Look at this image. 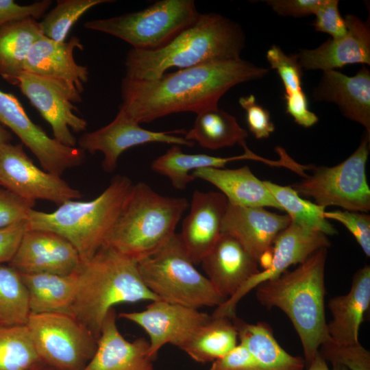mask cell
I'll use <instances>...</instances> for the list:
<instances>
[{
  "mask_svg": "<svg viewBox=\"0 0 370 370\" xmlns=\"http://www.w3.org/2000/svg\"><path fill=\"white\" fill-rule=\"evenodd\" d=\"M269 71L240 58L165 73L151 81L125 77L119 110L138 123L177 112L199 114L218 108L219 99L231 88L260 79Z\"/></svg>",
  "mask_w": 370,
  "mask_h": 370,
  "instance_id": "cell-1",
  "label": "cell"
},
{
  "mask_svg": "<svg viewBox=\"0 0 370 370\" xmlns=\"http://www.w3.org/2000/svg\"><path fill=\"white\" fill-rule=\"evenodd\" d=\"M245 47V35L237 23L219 14H200L192 25L161 48H132L125 58V77L151 81L172 67L183 69L238 60Z\"/></svg>",
  "mask_w": 370,
  "mask_h": 370,
  "instance_id": "cell-2",
  "label": "cell"
},
{
  "mask_svg": "<svg viewBox=\"0 0 370 370\" xmlns=\"http://www.w3.org/2000/svg\"><path fill=\"white\" fill-rule=\"evenodd\" d=\"M328 248L320 249L295 269L256 287L258 301L287 315L297 332L308 366L330 338L325 312V267Z\"/></svg>",
  "mask_w": 370,
  "mask_h": 370,
  "instance_id": "cell-3",
  "label": "cell"
},
{
  "mask_svg": "<svg viewBox=\"0 0 370 370\" xmlns=\"http://www.w3.org/2000/svg\"><path fill=\"white\" fill-rule=\"evenodd\" d=\"M71 314L98 339L103 321L114 306L160 299L145 286L138 262L103 245L77 270Z\"/></svg>",
  "mask_w": 370,
  "mask_h": 370,
  "instance_id": "cell-4",
  "label": "cell"
},
{
  "mask_svg": "<svg viewBox=\"0 0 370 370\" xmlns=\"http://www.w3.org/2000/svg\"><path fill=\"white\" fill-rule=\"evenodd\" d=\"M189 204L162 195L148 184H133L104 245L139 262L153 254L175 234Z\"/></svg>",
  "mask_w": 370,
  "mask_h": 370,
  "instance_id": "cell-5",
  "label": "cell"
},
{
  "mask_svg": "<svg viewBox=\"0 0 370 370\" xmlns=\"http://www.w3.org/2000/svg\"><path fill=\"white\" fill-rule=\"evenodd\" d=\"M133 184L125 175L112 178L108 186L90 201L70 200L51 212L32 210L27 230L55 232L76 249L82 263L104 245Z\"/></svg>",
  "mask_w": 370,
  "mask_h": 370,
  "instance_id": "cell-6",
  "label": "cell"
},
{
  "mask_svg": "<svg viewBox=\"0 0 370 370\" xmlns=\"http://www.w3.org/2000/svg\"><path fill=\"white\" fill-rule=\"evenodd\" d=\"M138 267L145 286L161 300L197 309L227 300L195 267L179 234Z\"/></svg>",
  "mask_w": 370,
  "mask_h": 370,
  "instance_id": "cell-7",
  "label": "cell"
},
{
  "mask_svg": "<svg viewBox=\"0 0 370 370\" xmlns=\"http://www.w3.org/2000/svg\"><path fill=\"white\" fill-rule=\"evenodd\" d=\"M199 14L193 0H161L138 12L88 21L84 27L117 37L133 49L151 51L168 44Z\"/></svg>",
  "mask_w": 370,
  "mask_h": 370,
  "instance_id": "cell-8",
  "label": "cell"
},
{
  "mask_svg": "<svg viewBox=\"0 0 370 370\" xmlns=\"http://www.w3.org/2000/svg\"><path fill=\"white\" fill-rule=\"evenodd\" d=\"M370 135L367 132L354 152L334 166H312V173L291 185L298 193L312 197L323 208L334 206L346 210H370V188L366 177Z\"/></svg>",
  "mask_w": 370,
  "mask_h": 370,
  "instance_id": "cell-9",
  "label": "cell"
},
{
  "mask_svg": "<svg viewBox=\"0 0 370 370\" xmlns=\"http://www.w3.org/2000/svg\"><path fill=\"white\" fill-rule=\"evenodd\" d=\"M42 362L56 370H82L94 356L97 339L67 313H30L26 324Z\"/></svg>",
  "mask_w": 370,
  "mask_h": 370,
  "instance_id": "cell-10",
  "label": "cell"
},
{
  "mask_svg": "<svg viewBox=\"0 0 370 370\" xmlns=\"http://www.w3.org/2000/svg\"><path fill=\"white\" fill-rule=\"evenodd\" d=\"M17 86L50 125L53 138L64 145L77 147L72 132L85 131L88 125L74 112L73 103L82 101V92L68 82L25 71L18 77Z\"/></svg>",
  "mask_w": 370,
  "mask_h": 370,
  "instance_id": "cell-11",
  "label": "cell"
},
{
  "mask_svg": "<svg viewBox=\"0 0 370 370\" xmlns=\"http://www.w3.org/2000/svg\"><path fill=\"white\" fill-rule=\"evenodd\" d=\"M0 185L25 199H42L58 206L82 197L61 176L36 166L22 143L0 145Z\"/></svg>",
  "mask_w": 370,
  "mask_h": 370,
  "instance_id": "cell-12",
  "label": "cell"
},
{
  "mask_svg": "<svg viewBox=\"0 0 370 370\" xmlns=\"http://www.w3.org/2000/svg\"><path fill=\"white\" fill-rule=\"evenodd\" d=\"M330 246V242L325 234L291 221L273 243L269 266L249 279L232 297L217 306L211 316L232 319L236 317L238 303L250 291L261 283L279 277L290 266L304 262L316 251Z\"/></svg>",
  "mask_w": 370,
  "mask_h": 370,
  "instance_id": "cell-13",
  "label": "cell"
},
{
  "mask_svg": "<svg viewBox=\"0 0 370 370\" xmlns=\"http://www.w3.org/2000/svg\"><path fill=\"white\" fill-rule=\"evenodd\" d=\"M0 123L8 127L36 157L43 170L61 176L84 163L85 152L62 145L50 137L27 114L13 95L0 90Z\"/></svg>",
  "mask_w": 370,
  "mask_h": 370,
  "instance_id": "cell-14",
  "label": "cell"
},
{
  "mask_svg": "<svg viewBox=\"0 0 370 370\" xmlns=\"http://www.w3.org/2000/svg\"><path fill=\"white\" fill-rule=\"evenodd\" d=\"M138 122L119 112L112 121L98 130L83 134L77 140L78 147L90 153L103 154L102 166L112 172L121 155L127 149L148 143H163L192 147L195 143L177 136L185 134L184 129L166 132L151 131L141 127Z\"/></svg>",
  "mask_w": 370,
  "mask_h": 370,
  "instance_id": "cell-15",
  "label": "cell"
},
{
  "mask_svg": "<svg viewBox=\"0 0 370 370\" xmlns=\"http://www.w3.org/2000/svg\"><path fill=\"white\" fill-rule=\"evenodd\" d=\"M119 317L138 325L147 333L149 354L153 359L166 344L180 348L211 319L199 309L161 299L151 301L143 310L121 312Z\"/></svg>",
  "mask_w": 370,
  "mask_h": 370,
  "instance_id": "cell-16",
  "label": "cell"
},
{
  "mask_svg": "<svg viewBox=\"0 0 370 370\" xmlns=\"http://www.w3.org/2000/svg\"><path fill=\"white\" fill-rule=\"evenodd\" d=\"M81 264L76 249L60 235L27 230L8 264L20 273L67 275L77 271Z\"/></svg>",
  "mask_w": 370,
  "mask_h": 370,
  "instance_id": "cell-17",
  "label": "cell"
},
{
  "mask_svg": "<svg viewBox=\"0 0 370 370\" xmlns=\"http://www.w3.org/2000/svg\"><path fill=\"white\" fill-rule=\"evenodd\" d=\"M227 206L228 201L221 193L194 191L190 212L179 234L195 264L201 262L220 237Z\"/></svg>",
  "mask_w": 370,
  "mask_h": 370,
  "instance_id": "cell-18",
  "label": "cell"
},
{
  "mask_svg": "<svg viewBox=\"0 0 370 370\" xmlns=\"http://www.w3.org/2000/svg\"><path fill=\"white\" fill-rule=\"evenodd\" d=\"M347 33L341 38H330L312 49L295 54L305 70H336L347 64H370V28L369 22L349 14L345 17Z\"/></svg>",
  "mask_w": 370,
  "mask_h": 370,
  "instance_id": "cell-19",
  "label": "cell"
},
{
  "mask_svg": "<svg viewBox=\"0 0 370 370\" xmlns=\"http://www.w3.org/2000/svg\"><path fill=\"white\" fill-rule=\"evenodd\" d=\"M291 221L287 214L271 212L263 207H242L228 203L221 233L235 238L258 263Z\"/></svg>",
  "mask_w": 370,
  "mask_h": 370,
  "instance_id": "cell-20",
  "label": "cell"
},
{
  "mask_svg": "<svg viewBox=\"0 0 370 370\" xmlns=\"http://www.w3.org/2000/svg\"><path fill=\"white\" fill-rule=\"evenodd\" d=\"M312 95L317 101L336 104L345 118L362 125L370 135V71L365 66L354 76L323 71Z\"/></svg>",
  "mask_w": 370,
  "mask_h": 370,
  "instance_id": "cell-21",
  "label": "cell"
},
{
  "mask_svg": "<svg viewBox=\"0 0 370 370\" xmlns=\"http://www.w3.org/2000/svg\"><path fill=\"white\" fill-rule=\"evenodd\" d=\"M208 279L226 299L258 273V263L233 236L221 233L201 262Z\"/></svg>",
  "mask_w": 370,
  "mask_h": 370,
  "instance_id": "cell-22",
  "label": "cell"
},
{
  "mask_svg": "<svg viewBox=\"0 0 370 370\" xmlns=\"http://www.w3.org/2000/svg\"><path fill=\"white\" fill-rule=\"evenodd\" d=\"M116 319L112 308L103 321L95 353L82 370H153L149 342L143 337L127 341Z\"/></svg>",
  "mask_w": 370,
  "mask_h": 370,
  "instance_id": "cell-23",
  "label": "cell"
},
{
  "mask_svg": "<svg viewBox=\"0 0 370 370\" xmlns=\"http://www.w3.org/2000/svg\"><path fill=\"white\" fill-rule=\"evenodd\" d=\"M75 49H84L77 36L58 42L42 36L30 49L24 71L68 82L83 92L89 72L86 66L75 60Z\"/></svg>",
  "mask_w": 370,
  "mask_h": 370,
  "instance_id": "cell-24",
  "label": "cell"
},
{
  "mask_svg": "<svg viewBox=\"0 0 370 370\" xmlns=\"http://www.w3.org/2000/svg\"><path fill=\"white\" fill-rule=\"evenodd\" d=\"M370 306V267L358 269L345 295L331 298L328 308L332 320L328 323L330 341L337 345L358 343V332Z\"/></svg>",
  "mask_w": 370,
  "mask_h": 370,
  "instance_id": "cell-25",
  "label": "cell"
},
{
  "mask_svg": "<svg viewBox=\"0 0 370 370\" xmlns=\"http://www.w3.org/2000/svg\"><path fill=\"white\" fill-rule=\"evenodd\" d=\"M195 179L208 182L221 190L231 205L242 207H271L282 210L264 181L247 166L234 169L204 168L191 173Z\"/></svg>",
  "mask_w": 370,
  "mask_h": 370,
  "instance_id": "cell-26",
  "label": "cell"
},
{
  "mask_svg": "<svg viewBox=\"0 0 370 370\" xmlns=\"http://www.w3.org/2000/svg\"><path fill=\"white\" fill-rule=\"evenodd\" d=\"M245 152L242 155L232 157H219L207 154L184 153L181 146L173 145L162 155L156 158L151 164L154 172L169 179L173 188L183 190L188 184L195 179L190 174L195 170L204 168H225L230 162L238 160H254L274 165L271 161L253 153L246 146L243 147Z\"/></svg>",
  "mask_w": 370,
  "mask_h": 370,
  "instance_id": "cell-27",
  "label": "cell"
},
{
  "mask_svg": "<svg viewBox=\"0 0 370 370\" xmlns=\"http://www.w3.org/2000/svg\"><path fill=\"white\" fill-rule=\"evenodd\" d=\"M20 275L27 292L30 313L71 314L77 282V271L67 275Z\"/></svg>",
  "mask_w": 370,
  "mask_h": 370,
  "instance_id": "cell-28",
  "label": "cell"
},
{
  "mask_svg": "<svg viewBox=\"0 0 370 370\" xmlns=\"http://www.w3.org/2000/svg\"><path fill=\"white\" fill-rule=\"evenodd\" d=\"M232 322L240 343L252 354L258 370H304V359L285 351L275 338L269 324L249 323L236 317Z\"/></svg>",
  "mask_w": 370,
  "mask_h": 370,
  "instance_id": "cell-29",
  "label": "cell"
},
{
  "mask_svg": "<svg viewBox=\"0 0 370 370\" xmlns=\"http://www.w3.org/2000/svg\"><path fill=\"white\" fill-rule=\"evenodd\" d=\"M42 36L38 21L28 18L0 27V75L17 86L32 45Z\"/></svg>",
  "mask_w": 370,
  "mask_h": 370,
  "instance_id": "cell-30",
  "label": "cell"
},
{
  "mask_svg": "<svg viewBox=\"0 0 370 370\" xmlns=\"http://www.w3.org/2000/svg\"><path fill=\"white\" fill-rule=\"evenodd\" d=\"M266 58L283 84L286 112L297 124L304 127L316 124L319 118L308 108V101L302 88L303 69L295 54L287 55L274 45L267 51Z\"/></svg>",
  "mask_w": 370,
  "mask_h": 370,
  "instance_id": "cell-31",
  "label": "cell"
},
{
  "mask_svg": "<svg viewBox=\"0 0 370 370\" xmlns=\"http://www.w3.org/2000/svg\"><path fill=\"white\" fill-rule=\"evenodd\" d=\"M197 114L193 127L185 134L187 140L197 142L201 147L209 149L236 144L243 147L246 145L247 132L232 114L219 107Z\"/></svg>",
  "mask_w": 370,
  "mask_h": 370,
  "instance_id": "cell-32",
  "label": "cell"
},
{
  "mask_svg": "<svg viewBox=\"0 0 370 370\" xmlns=\"http://www.w3.org/2000/svg\"><path fill=\"white\" fill-rule=\"evenodd\" d=\"M238 339V332L230 319L211 316L180 349L196 362H213L236 347Z\"/></svg>",
  "mask_w": 370,
  "mask_h": 370,
  "instance_id": "cell-33",
  "label": "cell"
},
{
  "mask_svg": "<svg viewBox=\"0 0 370 370\" xmlns=\"http://www.w3.org/2000/svg\"><path fill=\"white\" fill-rule=\"evenodd\" d=\"M264 183L291 221L325 235L337 233L324 217L325 208L300 197L291 186H280L270 181Z\"/></svg>",
  "mask_w": 370,
  "mask_h": 370,
  "instance_id": "cell-34",
  "label": "cell"
},
{
  "mask_svg": "<svg viewBox=\"0 0 370 370\" xmlns=\"http://www.w3.org/2000/svg\"><path fill=\"white\" fill-rule=\"evenodd\" d=\"M29 314L20 273L8 264L0 265V328L26 325Z\"/></svg>",
  "mask_w": 370,
  "mask_h": 370,
  "instance_id": "cell-35",
  "label": "cell"
},
{
  "mask_svg": "<svg viewBox=\"0 0 370 370\" xmlns=\"http://www.w3.org/2000/svg\"><path fill=\"white\" fill-rule=\"evenodd\" d=\"M40 361L26 325L0 328V370H29Z\"/></svg>",
  "mask_w": 370,
  "mask_h": 370,
  "instance_id": "cell-36",
  "label": "cell"
},
{
  "mask_svg": "<svg viewBox=\"0 0 370 370\" xmlns=\"http://www.w3.org/2000/svg\"><path fill=\"white\" fill-rule=\"evenodd\" d=\"M112 0H59L39 22L42 36L58 42L65 40L75 23L92 8Z\"/></svg>",
  "mask_w": 370,
  "mask_h": 370,
  "instance_id": "cell-37",
  "label": "cell"
},
{
  "mask_svg": "<svg viewBox=\"0 0 370 370\" xmlns=\"http://www.w3.org/2000/svg\"><path fill=\"white\" fill-rule=\"evenodd\" d=\"M323 358L331 364H338L349 370H370V352L359 342L337 345L328 341L319 349Z\"/></svg>",
  "mask_w": 370,
  "mask_h": 370,
  "instance_id": "cell-38",
  "label": "cell"
},
{
  "mask_svg": "<svg viewBox=\"0 0 370 370\" xmlns=\"http://www.w3.org/2000/svg\"><path fill=\"white\" fill-rule=\"evenodd\" d=\"M326 219L342 223L354 236L365 254L370 256V216L361 212L334 210L324 212Z\"/></svg>",
  "mask_w": 370,
  "mask_h": 370,
  "instance_id": "cell-39",
  "label": "cell"
},
{
  "mask_svg": "<svg viewBox=\"0 0 370 370\" xmlns=\"http://www.w3.org/2000/svg\"><path fill=\"white\" fill-rule=\"evenodd\" d=\"M35 204L0 186V228L27 221Z\"/></svg>",
  "mask_w": 370,
  "mask_h": 370,
  "instance_id": "cell-40",
  "label": "cell"
},
{
  "mask_svg": "<svg viewBox=\"0 0 370 370\" xmlns=\"http://www.w3.org/2000/svg\"><path fill=\"white\" fill-rule=\"evenodd\" d=\"M238 103L245 111L249 130L257 139L267 138L275 131L269 112L256 102L254 95L241 97Z\"/></svg>",
  "mask_w": 370,
  "mask_h": 370,
  "instance_id": "cell-41",
  "label": "cell"
},
{
  "mask_svg": "<svg viewBox=\"0 0 370 370\" xmlns=\"http://www.w3.org/2000/svg\"><path fill=\"white\" fill-rule=\"evenodd\" d=\"M338 0H325L315 13L312 23L314 30L331 36L336 39L345 36L347 31L346 21L341 15Z\"/></svg>",
  "mask_w": 370,
  "mask_h": 370,
  "instance_id": "cell-42",
  "label": "cell"
},
{
  "mask_svg": "<svg viewBox=\"0 0 370 370\" xmlns=\"http://www.w3.org/2000/svg\"><path fill=\"white\" fill-rule=\"evenodd\" d=\"M52 4L51 0H42L29 5H21L13 0H0V27L16 21L44 17Z\"/></svg>",
  "mask_w": 370,
  "mask_h": 370,
  "instance_id": "cell-43",
  "label": "cell"
},
{
  "mask_svg": "<svg viewBox=\"0 0 370 370\" xmlns=\"http://www.w3.org/2000/svg\"><path fill=\"white\" fill-rule=\"evenodd\" d=\"M210 370H258L257 363L241 343L229 353L212 362Z\"/></svg>",
  "mask_w": 370,
  "mask_h": 370,
  "instance_id": "cell-44",
  "label": "cell"
},
{
  "mask_svg": "<svg viewBox=\"0 0 370 370\" xmlns=\"http://www.w3.org/2000/svg\"><path fill=\"white\" fill-rule=\"evenodd\" d=\"M325 0H267L266 3L278 15L301 17L315 14Z\"/></svg>",
  "mask_w": 370,
  "mask_h": 370,
  "instance_id": "cell-45",
  "label": "cell"
},
{
  "mask_svg": "<svg viewBox=\"0 0 370 370\" xmlns=\"http://www.w3.org/2000/svg\"><path fill=\"white\" fill-rule=\"evenodd\" d=\"M27 230V221L0 228V265L10 262Z\"/></svg>",
  "mask_w": 370,
  "mask_h": 370,
  "instance_id": "cell-46",
  "label": "cell"
},
{
  "mask_svg": "<svg viewBox=\"0 0 370 370\" xmlns=\"http://www.w3.org/2000/svg\"><path fill=\"white\" fill-rule=\"evenodd\" d=\"M332 369H330L327 361L318 353L315 355L307 370H349L345 367L338 364H332Z\"/></svg>",
  "mask_w": 370,
  "mask_h": 370,
  "instance_id": "cell-47",
  "label": "cell"
},
{
  "mask_svg": "<svg viewBox=\"0 0 370 370\" xmlns=\"http://www.w3.org/2000/svg\"><path fill=\"white\" fill-rule=\"evenodd\" d=\"M12 138L11 132L0 123V145L10 143Z\"/></svg>",
  "mask_w": 370,
  "mask_h": 370,
  "instance_id": "cell-48",
  "label": "cell"
},
{
  "mask_svg": "<svg viewBox=\"0 0 370 370\" xmlns=\"http://www.w3.org/2000/svg\"><path fill=\"white\" fill-rule=\"evenodd\" d=\"M29 370H56L54 368L47 365V364L44 363L42 361H40L37 364H36L34 366H33L31 369Z\"/></svg>",
  "mask_w": 370,
  "mask_h": 370,
  "instance_id": "cell-49",
  "label": "cell"
}]
</instances>
